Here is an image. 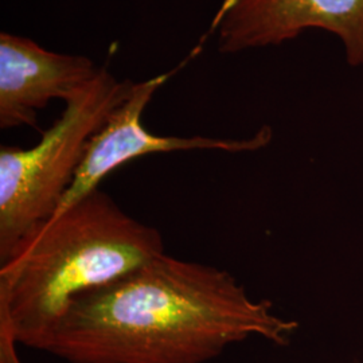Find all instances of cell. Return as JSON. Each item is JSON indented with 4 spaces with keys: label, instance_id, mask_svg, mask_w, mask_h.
<instances>
[{
    "label": "cell",
    "instance_id": "cell-6",
    "mask_svg": "<svg viewBox=\"0 0 363 363\" xmlns=\"http://www.w3.org/2000/svg\"><path fill=\"white\" fill-rule=\"evenodd\" d=\"M85 55L49 52L31 39L0 34V128L37 127L38 112L66 100L96 77Z\"/></svg>",
    "mask_w": 363,
    "mask_h": 363
},
{
    "label": "cell",
    "instance_id": "cell-4",
    "mask_svg": "<svg viewBox=\"0 0 363 363\" xmlns=\"http://www.w3.org/2000/svg\"><path fill=\"white\" fill-rule=\"evenodd\" d=\"M198 52H201L199 45L191 52L190 57L174 70L133 85L130 96L117 106L108 117L104 127L91 138L76 178L50 220L62 214L86 195L99 190L100 183L111 172L138 157L194 150L244 152L259 150L269 143V128H262L253 138L245 140L216 139L208 136H159L144 128L142 116L156 91L179 72Z\"/></svg>",
    "mask_w": 363,
    "mask_h": 363
},
{
    "label": "cell",
    "instance_id": "cell-2",
    "mask_svg": "<svg viewBox=\"0 0 363 363\" xmlns=\"http://www.w3.org/2000/svg\"><path fill=\"white\" fill-rule=\"evenodd\" d=\"M166 253L160 232L96 190L25 237L0 268V337L38 350L72 298Z\"/></svg>",
    "mask_w": 363,
    "mask_h": 363
},
{
    "label": "cell",
    "instance_id": "cell-5",
    "mask_svg": "<svg viewBox=\"0 0 363 363\" xmlns=\"http://www.w3.org/2000/svg\"><path fill=\"white\" fill-rule=\"evenodd\" d=\"M218 50L280 45L307 28L337 34L351 65H363V0H228L214 22Z\"/></svg>",
    "mask_w": 363,
    "mask_h": 363
},
{
    "label": "cell",
    "instance_id": "cell-1",
    "mask_svg": "<svg viewBox=\"0 0 363 363\" xmlns=\"http://www.w3.org/2000/svg\"><path fill=\"white\" fill-rule=\"evenodd\" d=\"M298 327L228 271L163 253L72 298L38 350L69 363H206L247 337L286 346Z\"/></svg>",
    "mask_w": 363,
    "mask_h": 363
},
{
    "label": "cell",
    "instance_id": "cell-3",
    "mask_svg": "<svg viewBox=\"0 0 363 363\" xmlns=\"http://www.w3.org/2000/svg\"><path fill=\"white\" fill-rule=\"evenodd\" d=\"M133 82L100 67L65 101V109L31 148L0 150V261L52 218L76 178L91 138L130 96Z\"/></svg>",
    "mask_w": 363,
    "mask_h": 363
}]
</instances>
